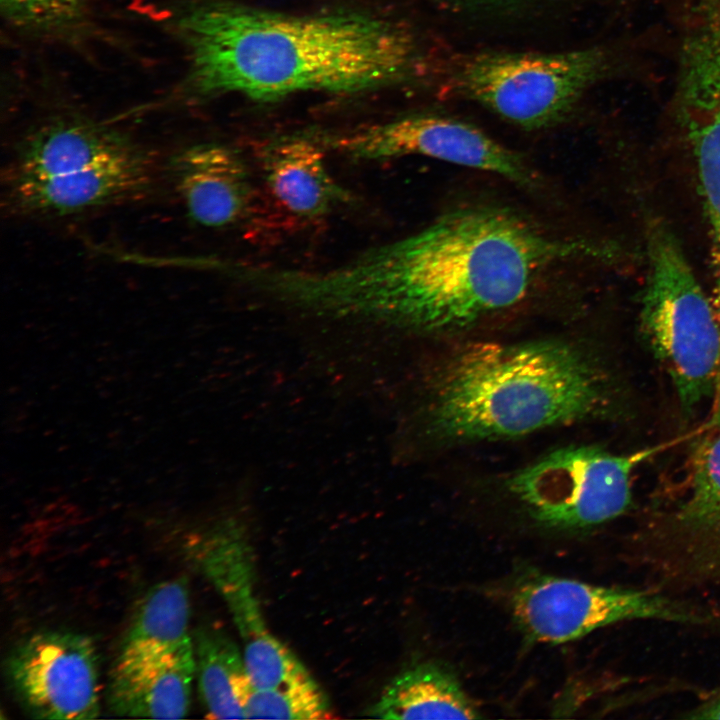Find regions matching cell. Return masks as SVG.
<instances>
[{
  "instance_id": "1",
  "label": "cell",
  "mask_w": 720,
  "mask_h": 720,
  "mask_svg": "<svg viewBox=\"0 0 720 720\" xmlns=\"http://www.w3.org/2000/svg\"><path fill=\"white\" fill-rule=\"evenodd\" d=\"M598 255L592 243L553 236L508 209L478 206L449 211L334 267H284L279 279L302 307L440 332L514 306L554 265Z\"/></svg>"
},
{
  "instance_id": "2",
  "label": "cell",
  "mask_w": 720,
  "mask_h": 720,
  "mask_svg": "<svg viewBox=\"0 0 720 720\" xmlns=\"http://www.w3.org/2000/svg\"><path fill=\"white\" fill-rule=\"evenodd\" d=\"M177 27L188 86L201 96L362 91L399 80L414 56L405 33L362 15L293 16L208 1L185 9Z\"/></svg>"
},
{
  "instance_id": "3",
  "label": "cell",
  "mask_w": 720,
  "mask_h": 720,
  "mask_svg": "<svg viewBox=\"0 0 720 720\" xmlns=\"http://www.w3.org/2000/svg\"><path fill=\"white\" fill-rule=\"evenodd\" d=\"M603 400L597 370L570 344L476 343L441 366L429 418L444 440H496L582 420Z\"/></svg>"
},
{
  "instance_id": "4",
  "label": "cell",
  "mask_w": 720,
  "mask_h": 720,
  "mask_svg": "<svg viewBox=\"0 0 720 720\" xmlns=\"http://www.w3.org/2000/svg\"><path fill=\"white\" fill-rule=\"evenodd\" d=\"M648 256L643 332L683 408L691 411L720 380V320L679 242L662 224L649 229Z\"/></svg>"
},
{
  "instance_id": "5",
  "label": "cell",
  "mask_w": 720,
  "mask_h": 720,
  "mask_svg": "<svg viewBox=\"0 0 720 720\" xmlns=\"http://www.w3.org/2000/svg\"><path fill=\"white\" fill-rule=\"evenodd\" d=\"M651 453L615 454L592 445L563 447L514 473L507 487L545 525L594 527L630 508L632 474Z\"/></svg>"
},
{
  "instance_id": "6",
  "label": "cell",
  "mask_w": 720,
  "mask_h": 720,
  "mask_svg": "<svg viewBox=\"0 0 720 720\" xmlns=\"http://www.w3.org/2000/svg\"><path fill=\"white\" fill-rule=\"evenodd\" d=\"M515 620L530 640L561 644L618 622L653 619L720 625V619L649 590L608 587L547 575L516 586L510 599Z\"/></svg>"
},
{
  "instance_id": "7",
  "label": "cell",
  "mask_w": 720,
  "mask_h": 720,
  "mask_svg": "<svg viewBox=\"0 0 720 720\" xmlns=\"http://www.w3.org/2000/svg\"><path fill=\"white\" fill-rule=\"evenodd\" d=\"M604 56L596 49L553 54H494L477 58L463 72L468 94L526 129L562 120L600 75Z\"/></svg>"
},
{
  "instance_id": "8",
  "label": "cell",
  "mask_w": 720,
  "mask_h": 720,
  "mask_svg": "<svg viewBox=\"0 0 720 720\" xmlns=\"http://www.w3.org/2000/svg\"><path fill=\"white\" fill-rule=\"evenodd\" d=\"M359 160L424 156L483 170L533 189L539 177L521 155L471 124L436 115H415L325 141Z\"/></svg>"
},
{
  "instance_id": "9",
  "label": "cell",
  "mask_w": 720,
  "mask_h": 720,
  "mask_svg": "<svg viewBox=\"0 0 720 720\" xmlns=\"http://www.w3.org/2000/svg\"><path fill=\"white\" fill-rule=\"evenodd\" d=\"M7 672L17 699L34 718L84 720L99 716V656L86 635L35 633L11 652Z\"/></svg>"
},
{
  "instance_id": "10",
  "label": "cell",
  "mask_w": 720,
  "mask_h": 720,
  "mask_svg": "<svg viewBox=\"0 0 720 720\" xmlns=\"http://www.w3.org/2000/svg\"><path fill=\"white\" fill-rule=\"evenodd\" d=\"M678 90V118L708 226L710 298L720 320V24L689 40Z\"/></svg>"
},
{
  "instance_id": "11",
  "label": "cell",
  "mask_w": 720,
  "mask_h": 720,
  "mask_svg": "<svg viewBox=\"0 0 720 720\" xmlns=\"http://www.w3.org/2000/svg\"><path fill=\"white\" fill-rule=\"evenodd\" d=\"M198 544L200 568L225 601L241 637L253 688H273L309 674L266 626L256 593L252 553L242 529L233 524L221 526Z\"/></svg>"
},
{
  "instance_id": "12",
  "label": "cell",
  "mask_w": 720,
  "mask_h": 720,
  "mask_svg": "<svg viewBox=\"0 0 720 720\" xmlns=\"http://www.w3.org/2000/svg\"><path fill=\"white\" fill-rule=\"evenodd\" d=\"M649 538L674 574L720 584V429L694 450L684 498Z\"/></svg>"
},
{
  "instance_id": "13",
  "label": "cell",
  "mask_w": 720,
  "mask_h": 720,
  "mask_svg": "<svg viewBox=\"0 0 720 720\" xmlns=\"http://www.w3.org/2000/svg\"><path fill=\"white\" fill-rule=\"evenodd\" d=\"M151 180L152 161L137 147L80 171L9 179L8 202L23 215L66 216L131 199Z\"/></svg>"
},
{
  "instance_id": "14",
  "label": "cell",
  "mask_w": 720,
  "mask_h": 720,
  "mask_svg": "<svg viewBox=\"0 0 720 720\" xmlns=\"http://www.w3.org/2000/svg\"><path fill=\"white\" fill-rule=\"evenodd\" d=\"M169 176L187 216L206 228H227L249 217L255 189L245 161L232 147L204 142L170 158Z\"/></svg>"
},
{
  "instance_id": "15",
  "label": "cell",
  "mask_w": 720,
  "mask_h": 720,
  "mask_svg": "<svg viewBox=\"0 0 720 720\" xmlns=\"http://www.w3.org/2000/svg\"><path fill=\"white\" fill-rule=\"evenodd\" d=\"M137 147L126 134L103 123L82 117L54 118L20 142L9 179L72 173Z\"/></svg>"
},
{
  "instance_id": "16",
  "label": "cell",
  "mask_w": 720,
  "mask_h": 720,
  "mask_svg": "<svg viewBox=\"0 0 720 720\" xmlns=\"http://www.w3.org/2000/svg\"><path fill=\"white\" fill-rule=\"evenodd\" d=\"M258 158L268 189L297 217L320 219L354 202L353 194L330 174L322 150L311 140L271 142Z\"/></svg>"
},
{
  "instance_id": "17",
  "label": "cell",
  "mask_w": 720,
  "mask_h": 720,
  "mask_svg": "<svg viewBox=\"0 0 720 720\" xmlns=\"http://www.w3.org/2000/svg\"><path fill=\"white\" fill-rule=\"evenodd\" d=\"M195 673L193 645L157 660L115 663L109 685L110 705L122 716L184 718L190 709Z\"/></svg>"
},
{
  "instance_id": "18",
  "label": "cell",
  "mask_w": 720,
  "mask_h": 720,
  "mask_svg": "<svg viewBox=\"0 0 720 720\" xmlns=\"http://www.w3.org/2000/svg\"><path fill=\"white\" fill-rule=\"evenodd\" d=\"M189 618L190 597L186 578H173L156 584L138 605L116 664L157 660L193 645Z\"/></svg>"
},
{
  "instance_id": "19",
  "label": "cell",
  "mask_w": 720,
  "mask_h": 720,
  "mask_svg": "<svg viewBox=\"0 0 720 720\" xmlns=\"http://www.w3.org/2000/svg\"><path fill=\"white\" fill-rule=\"evenodd\" d=\"M369 715L382 719H477L479 710L453 673L434 663L413 665L385 687Z\"/></svg>"
},
{
  "instance_id": "20",
  "label": "cell",
  "mask_w": 720,
  "mask_h": 720,
  "mask_svg": "<svg viewBox=\"0 0 720 720\" xmlns=\"http://www.w3.org/2000/svg\"><path fill=\"white\" fill-rule=\"evenodd\" d=\"M193 638L198 690L207 717L245 719L253 689L243 653L224 632L210 627L196 630Z\"/></svg>"
},
{
  "instance_id": "21",
  "label": "cell",
  "mask_w": 720,
  "mask_h": 720,
  "mask_svg": "<svg viewBox=\"0 0 720 720\" xmlns=\"http://www.w3.org/2000/svg\"><path fill=\"white\" fill-rule=\"evenodd\" d=\"M249 719L334 718L326 695L310 674L268 689L253 688L247 703Z\"/></svg>"
},
{
  "instance_id": "22",
  "label": "cell",
  "mask_w": 720,
  "mask_h": 720,
  "mask_svg": "<svg viewBox=\"0 0 720 720\" xmlns=\"http://www.w3.org/2000/svg\"><path fill=\"white\" fill-rule=\"evenodd\" d=\"M91 0H0L3 17L17 29L39 35L72 32L85 20Z\"/></svg>"
},
{
  "instance_id": "23",
  "label": "cell",
  "mask_w": 720,
  "mask_h": 720,
  "mask_svg": "<svg viewBox=\"0 0 720 720\" xmlns=\"http://www.w3.org/2000/svg\"><path fill=\"white\" fill-rule=\"evenodd\" d=\"M680 717L684 719H720V686Z\"/></svg>"
}]
</instances>
